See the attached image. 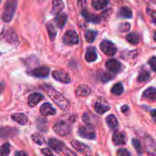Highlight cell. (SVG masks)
<instances>
[{
    "mask_svg": "<svg viewBox=\"0 0 156 156\" xmlns=\"http://www.w3.org/2000/svg\"><path fill=\"white\" fill-rule=\"evenodd\" d=\"M130 29V24L129 23H123V24H120L119 27V30L122 32L128 31Z\"/></svg>",
    "mask_w": 156,
    "mask_h": 156,
    "instance_id": "f35d334b",
    "label": "cell"
},
{
    "mask_svg": "<svg viewBox=\"0 0 156 156\" xmlns=\"http://www.w3.org/2000/svg\"><path fill=\"white\" fill-rule=\"evenodd\" d=\"M113 143L116 145V146H123L126 143V136L125 135L124 133L123 132H115L113 135Z\"/></svg>",
    "mask_w": 156,
    "mask_h": 156,
    "instance_id": "7c38bea8",
    "label": "cell"
},
{
    "mask_svg": "<svg viewBox=\"0 0 156 156\" xmlns=\"http://www.w3.org/2000/svg\"><path fill=\"white\" fill-rule=\"evenodd\" d=\"M48 145L54 152H56L58 154H64V155H76V153L72 152L71 150L66 147L65 144L59 140H55V139H51L49 140Z\"/></svg>",
    "mask_w": 156,
    "mask_h": 156,
    "instance_id": "3957f363",
    "label": "cell"
},
{
    "mask_svg": "<svg viewBox=\"0 0 156 156\" xmlns=\"http://www.w3.org/2000/svg\"><path fill=\"white\" fill-rule=\"evenodd\" d=\"M97 120V117L93 115L91 113H85L84 115L82 116V120L87 125H91V126H92L93 124H94V123H95V121Z\"/></svg>",
    "mask_w": 156,
    "mask_h": 156,
    "instance_id": "83f0119b",
    "label": "cell"
},
{
    "mask_svg": "<svg viewBox=\"0 0 156 156\" xmlns=\"http://www.w3.org/2000/svg\"><path fill=\"white\" fill-rule=\"evenodd\" d=\"M18 135V130L15 128L12 127H2L0 128V138L4 139H10L13 138L15 136Z\"/></svg>",
    "mask_w": 156,
    "mask_h": 156,
    "instance_id": "30bf717a",
    "label": "cell"
},
{
    "mask_svg": "<svg viewBox=\"0 0 156 156\" xmlns=\"http://www.w3.org/2000/svg\"><path fill=\"white\" fill-rule=\"evenodd\" d=\"M117 155L118 156H129L130 153L126 149H120L117 150Z\"/></svg>",
    "mask_w": 156,
    "mask_h": 156,
    "instance_id": "ab89813d",
    "label": "cell"
},
{
    "mask_svg": "<svg viewBox=\"0 0 156 156\" xmlns=\"http://www.w3.org/2000/svg\"><path fill=\"white\" fill-rule=\"evenodd\" d=\"M126 39L129 44H133V45H136V44H138L140 42V37H139V35L136 33H130L126 37Z\"/></svg>",
    "mask_w": 156,
    "mask_h": 156,
    "instance_id": "4dcf8cb0",
    "label": "cell"
},
{
    "mask_svg": "<svg viewBox=\"0 0 156 156\" xmlns=\"http://www.w3.org/2000/svg\"><path fill=\"white\" fill-rule=\"evenodd\" d=\"M91 89L88 86L85 85H81L76 88V94L79 97H87L91 94Z\"/></svg>",
    "mask_w": 156,
    "mask_h": 156,
    "instance_id": "ac0fdd59",
    "label": "cell"
},
{
    "mask_svg": "<svg viewBox=\"0 0 156 156\" xmlns=\"http://www.w3.org/2000/svg\"><path fill=\"white\" fill-rule=\"evenodd\" d=\"M37 128L39 129V130L44 131L47 130V122L45 119H38L37 120Z\"/></svg>",
    "mask_w": 156,
    "mask_h": 156,
    "instance_id": "d590c367",
    "label": "cell"
},
{
    "mask_svg": "<svg viewBox=\"0 0 156 156\" xmlns=\"http://www.w3.org/2000/svg\"><path fill=\"white\" fill-rule=\"evenodd\" d=\"M12 119L14 121L21 125H26L28 123V118H27V117L25 114H22V113H17V114H12Z\"/></svg>",
    "mask_w": 156,
    "mask_h": 156,
    "instance_id": "d6986e66",
    "label": "cell"
},
{
    "mask_svg": "<svg viewBox=\"0 0 156 156\" xmlns=\"http://www.w3.org/2000/svg\"><path fill=\"white\" fill-rule=\"evenodd\" d=\"M5 88V83L4 82H0V94L3 91Z\"/></svg>",
    "mask_w": 156,
    "mask_h": 156,
    "instance_id": "7dc6e473",
    "label": "cell"
},
{
    "mask_svg": "<svg viewBox=\"0 0 156 156\" xmlns=\"http://www.w3.org/2000/svg\"><path fill=\"white\" fill-rule=\"evenodd\" d=\"M0 38L5 42H7L10 44L15 45L18 43V38L17 34L12 29H5L2 30L0 35Z\"/></svg>",
    "mask_w": 156,
    "mask_h": 156,
    "instance_id": "277c9868",
    "label": "cell"
},
{
    "mask_svg": "<svg viewBox=\"0 0 156 156\" xmlns=\"http://www.w3.org/2000/svg\"><path fill=\"white\" fill-rule=\"evenodd\" d=\"M15 155L16 156H24V155H27V154L24 152H15Z\"/></svg>",
    "mask_w": 156,
    "mask_h": 156,
    "instance_id": "bcb514c9",
    "label": "cell"
},
{
    "mask_svg": "<svg viewBox=\"0 0 156 156\" xmlns=\"http://www.w3.org/2000/svg\"><path fill=\"white\" fill-rule=\"evenodd\" d=\"M143 97L152 101H156V89L155 87H150L143 92Z\"/></svg>",
    "mask_w": 156,
    "mask_h": 156,
    "instance_id": "7402d4cb",
    "label": "cell"
},
{
    "mask_svg": "<svg viewBox=\"0 0 156 156\" xmlns=\"http://www.w3.org/2000/svg\"><path fill=\"white\" fill-rule=\"evenodd\" d=\"M108 3H109V0H92L91 4L94 9L99 11L105 9L108 6Z\"/></svg>",
    "mask_w": 156,
    "mask_h": 156,
    "instance_id": "d4e9b609",
    "label": "cell"
},
{
    "mask_svg": "<svg viewBox=\"0 0 156 156\" xmlns=\"http://www.w3.org/2000/svg\"><path fill=\"white\" fill-rule=\"evenodd\" d=\"M98 58L97 53H96V49L94 47H89L86 50V53L85 54V59L87 62H92L96 61Z\"/></svg>",
    "mask_w": 156,
    "mask_h": 156,
    "instance_id": "2e32d148",
    "label": "cell"
},
{
    "mask_svg": "<svg viewBox=\"0 0 156 156\" xmlns=\"http://www.w3.org/2000/svg\"><path fill=\"white\" fill-rule=\"evenodd\" d=\"M2 0H0V3H1V2H2Z\"/></svg>",
    "mask_w": 156,
    "mask_h": 156,
    "instance_id": "681fc988",
    "label": "cell"
},
{
    "mask_svg": "<svg viewBox=\"0 0 156 156\" xmlns=\"http://www.w3.org/2000/svg\"><path fill=\"white\" fill-rule=\"evenodd\" d=\"M132 143L133 145V147L135 148L136 152L139 154H142V152H143V147H142L141 143H140V140H136V139H133L132 140Z\"/></svg>",
    "mask_w": 156,
    "mask_h": 156,
    "instance_id": "8d00e7d4",
    "label": "cell"
},
{
    "mask_svg": "<svg viewBox=\"0 0 156 156\" xmlns=\"http://www.w3.org/2000/svg\"><path fill=\"white\" fill-rule=\"evenodd\" d=\"M100 49L105 55L112 56L117 53V47L111 41L105 40L100 44Z\"/></svg>",
    "mask_w": 156,
    "mask_h": 156,
    "instance_id": "52a82bcc",
    "label": "cell"
},
{
    "mask_svg": "<svg viewBox=\"0 0 156 156\" xmlns=\"http://www.w3.org/2000/svg\"><path fill=\"white\" fill-rule=\"evenodd\" d=\"M66 21H67V16L66 14H63V13L57 14V15H56V17L54 19V22L55 24H56V25L60 29H62V27L65 26Z\"/></svg>",
    "mask_w": 156,
    "mask_h": 156,
    "instance_id": "44dd1931",
    "label": "cell"
},
{
    "mask_svg": "<svg viewBox=\"0 0 156 156\" xmlns=\"http://www.w3.org/2000/svg\"><path fill=\"white\" fill-rule=\"evenodd\" d=\"M123 91H124V88H123L122 83H120V82H117L111 88V92L116 95H120V94H123Z\"/></svg>",
    "mask_w": 156,
    "mask_h": 156,
    "instance_id": "f546056e",
    "label": "cell"
},
{
    "mask_svg": "<svg viewBox=\"0 0 156 156\" xmlns=\"http://www.w3.org/2000/svg\"><path fill=\"white\" fill-rule=\"evenodd\" d=\"M53 79L56 81L62 82V83L68 84L69 83L71 79H70L69 75L62 70H55L53 72Z\"/></svg>",
    "mask_w": 156,
    "mask_h": 156,
    "instance_id": "9c48e42d",
    "label": "cell"
},
{
    "mask_svg": "<svg viewBox=\"0 0 156 156\" xmlns=\"http://www.w3.org/2000/svg\"><path fill=\"white\" fill-rule=\"evenodd\" d=\"M45 91L47 93L49 97L50 98L52 101H53L55 104L62 111H68L69 108V103L68 100L65 97L62 95L59 92L54 89V88H51L50 86L45 87Z\"/></svg>",
    "mask_w": 156,
    "mask_h": 156,
    "instance_id": "6da1fadb",
    "label": "cell"
},
{
    "mask_svg": "<svg viewBox=\"0 0 156 156\" xmlns=\"http://www.w3.org/2000/svg\"><path fill=\"white\" fill-rule=\"evenodd\" d=\"M113 78L114 77H113L112 75L109 74V73H105L102 75L101 79V81L103 82H109V81H111Z\"/></svg>",
    "mask_w": 156,
    "mask_h": 156,
    "instance_id": "74e56055",
    "label": "cell"
},
{
    "mask_svg": "<svg viewBox=\"0 0 156 156\" xmlns=\"http://www.w3.org/2000/svg\"><path fill=\"white\" fill-rule=\"evenodd\" d=\"M11 146L9 143H6L0 146V156H6L9 155L11 152Z\"/></svg>",
    "mask_w": 156,
    "mask_h": 156,
    "instance_id": "e575fe53",
    "label": "cell"
},
{
    "mask_svg": "<svg viewBox=\"0 0 156 156\" xmlns=\"http://www.w3.org/2000/svg\"><path fill=\"white\" fill-rule=\"evenodd\" d=\"M65 8L63 2L62 0H53V7H52V12L54 15L61 13L62 11Z\"/></svg>",
    "mask_w": 156,
    "mask_h": 156,
    "instance_id": "ffe728a7",
    "label": "cell"
},
{
    "mask_svg": "<svg viewBox=\"0 0 156 156\" xmlns=\"http://www.w3.org/2000/svg\"><path fill=\"white\" fill-rule=\"evenodd\" d=\"M40 113L44 116H51L56 114V111L50 103H44L40 108Z\"/></svg>",
    "mask_w": 156,
    "mask_h": 156,
    "instance_id": "5bb4252c",
    "label": "cell"
},
{
    "mask_svg": "<svg viewBox=\"0 0 156 156\" xmlns=\"http://www.w3.org/2000/svg\"><path fill=\"white\" fill-rule=\"evenodd\" d=\"M149 63L150 64V66L152 68V71L155 72L156 71V58L155 56H152L150 59V60L149 61Z\"/></svg>",
    "mask_w": 156,
    "mask_h": 156,
    "instance_id": "60d3db41",
    "label": "cell"
},
{
    "mask_svg": "<svg viewBox=\"0 0 156 156\" xmlns=\"http://www.w3.org/2000/svg\"><path fill=\"white\" fill-rule=\"evenodd\" d=\"M53 130L58 135L61 136H65L70 133L71 126L66 122L61 120V121H58L55 123L53 126Z\"/></svg>",
    "mask_w": 156,
    "mask_h": 156,
    "instance_id": "5b68a950",
    "label": "cell"
},
{
    "mask_svg": "<svg viewBox=\"0 0 156 156\" xmlns=\"http://www.w3.org/2000/svg\"><path fill=\"white\" fill-rule=\"evenodd\" d=\"M71 145L76 150L79 152H82V153H87V152H90V148L88 146H86L85 143L78 141V140H73L71 142Z\"/></svg>",
    "mask_w": 156,
    "mask_h": 156,
    "instance_id": "9a60e30c",
    "label": "cell"
},
{
    "mask_svg": "<svg viewBox=\"0 0 156 156\" xmlns=\"http://www.w3.org/2000/svg\"><path fill=\"white\" fill-rule=\"evenodd\" d=\"M118 16L123 18H131L133 12L128 7H122L118 11Z\"/></svg>",
    "mask_w": 156,
    "mask_h": 156,
    "instance_id": "f1b7e54d",
    "label": "cell"
},
{
    "mask_svg": "<svg viewBox=\"0 0 156 156\" xmlns=\"http://www.w3.org/2000/svg\"><path fill=\"white\" fill-rule=\"evenodd\" d=\"M44 99V96L40 93H34L31 94L27 98V102L28 105L30 107H34L41 101V100Z\"/></svg>",
    "mask_w": 156,
    "mask_h": 156,
    "instance_id": "e0dca14e",
    "label": "cell"
},
{
    "mask_svg": "<svg viewBox=\"0 0 156 156\" xmlns=\"http://www.w3.org/2000/svg\"><path fill=\"white\" fill-rule=\"evenodd\" d=\"M78 134L81 137L86 140H94L95 138V131L91 125L79 126L78 129Z\"/></svg>",
    "mask_w": 156,
    "mask_h": 156,
    "instance_id": "8992f818",
    "label": "cell"
},
{
    "mask_svg": "<svg viewBox=\"0 0 156 156\" xmlns=\"http://www.w3.org/2000/svg\"><path fill=\"white\" fill-rule=\"evenodd\" d=\"M106 122L108 126L111 129H114L117 127L118 126V120H117V117L113 114H110L107 117Z\"/></svg>",
    "mask_w": 156,
    "mask_h": 156,
    "instance_id": "484cf974",
    "label": "cell"
},
{
    "mask_svg": "<svg viewBox=\"0 0 156 156\" xmlns=\"http://www.w3.org/2000/svg\"><path fill=\"white\" fill-rule=\"evenodd\" d=\"M147 13L152 17V21H153V23H155V16H156V14H155V11L153 10V9H147Z\"/></svg>",
    "mask_w": 156,
    "mask_h": 156,
    "instance_id": "b9f144b4",
    "label": "cell"
},
{
    "mask_svg": "<svg viewBox=\"0 0 156 156\" xmlns=\"http://www.w3.org/2000/svg\"><path fill=\"white\" fill-rule=\"evenodd\" d=\"M77 4L78 6H79L80 9H82V8L85 7V5H86V0H78Z\"/></svg>",
    "mask_w": 156,
    "mask_h": 156,
    "instance_id": "ee69618b",
    "label": "cell"
},
{
    "mask_svg": "<svg viewBox=\"0 0 156 156\" xmlns=\"http://www.w3.org/2000/svg\"><path fill=\"white\" fill-rule=\"evenodd\" d=\"M17 4H18L17 0H8L6 2L2 16V18L5 22H9L12 21L15 13V11H16Z\"/></svg>",
    "mask_w": 156,
    "mask_h": 156,
    "instance_id": "7a4b0ae2",
    "label": "cell"
},
{
    "mask_svg": "<svg viewBox=\"0 0 156 156\" xmlns=\"http://www.w3.org/2000/svg\"><path fill=\"white\" fill-rule=\"evenodd\" d=\"M151 114H152V116L154 117V118H155V109L152 110V113H151Z\"/></svg>",
    "mask_w": 156,
    "mask_h": 156,
    "instance_id": "c3c4849f",
    "label": "cell"
},
{
    "mask_svg": "<svg viewBox=\"0 0 156 156\" xmlns=\"http://www.w3.org/2000/svg\"><path fill=\"white\" fill-rule=\"evenodd\" d=\"M41 153H42L44 155L53 156V152H52L50 150H49L48 149H41Z\"/></svg>",
    "mask_w": 156,
    "mask_h": 156,
    "instance_id": "7bdbcfd3",
    "label": "cell"
},
{
    "mask_svg": "<svg viewBox=\"0 0 156 156\" xmlns=\"http://www.w3.org/2000/svg\"><path fill=\"white\" fill-rule=\"evenodd\" d=\"M31 138L33 142H34L37 145H39V146H41V145H43L45 143V139H44V137L41 134L38 133H34L31 136Z\"/></svg>",
    "mask_w": 156,
    "mask_h": 156,
    "instance_id": "d6a6232c",
    "label": "cell"
},
{
    "mask_svg": "<svg viewBox=\"0 0 156 156\" xmlns=\"http://www.w3.org/2000/svg\"><path fill=\"white\" fill-rule=\"evenodd\" d=\"M151 75L149 73V71H147L146 69H143L140 71V74L138 76V81L140 82H146L147 80H149V78H150Z\"/></svg>",
    "mask_w": 156,
    "mask_h": 156,
    "instance_id": "1f68e13d",
    "label": "cell"
},
{
    "mask_svg": "<svg viewBox=\"0 0 156 156\" xmlns=\"http://www.w3.org/2000/svg\"><path fill=\"white\" fill-rule=\"evenodd\" d=\"M97 32L94 31V30H87L85 34V37L87 42L92 43L94 41L96 37H97Z\"/></svg>",
    "mask_w": 156,
    "mask_h": 156,
    "instance_id": "836d02e7",
    "label": "cell"
},
{
    "mask_svg": "<svg viewBox=\"0 0 156 156\" xmlns=\"http://www.w3.org/2000/svg\"><path fill=\"white\" fill-rule=\"evenodd\" d=\"M106 68L111 73H117L121 71L122 64L115 59H111L106 62Z\"/></svg>",
    "mask_w": 156,
    "mask_h": 156,
    "instance_id": "8fae6325",
    "label": "cell"
},
{
    "mask_svg": "<svg viewBox=\"0 0 156 156\" xmlns=\"http://www.w3.org/2000/svg\"><path fill=\"white\" fill-rule=\"evenodd\" d=\"M63 42L67 45H76L79 43V35L73 30H67L63 36Z\"/></svg>",
    "mask_w": 156,
    "mask_h": 156,
    "instance_id": "ba28073f",
    "label": "cell"
},
{
    "mask_svg": "<svg viewBox=\"0 0 156 156\" xmlns=\"http://www.w3.org/2000/svg\"><path fill=\"white\" fill-rule=\"evenodd\" d=\"M47 32H48L49 37H50V41H53L55 40V38H56V35H57V30H56L54 24L52 23L51 21L49 22L47 24Z\"/></svg>",
    "mask_w": 156,
    "mask_h": 156,
    "instance_id": "cb8c5ba5",
    "label": "cell"
},
{
    "mask_svg": "<svg viewBox=\"0 0 156 156\" xmlns=\"http://www.w3.org/2000/svg\"><path fill=\"white\" fill-rule=\"evenodd\" d=\"M32 75L34 77L37 78H46L50 74V69L47 66H41L34 69L31 71Z\"/></svg>",
    "mask_w": 156,
    "mask_h": 156,
    "instance_id": "4fadbf2b",
    "label": "cell"
},
{
    "mask_svg": "<svg viewBox=\"0 0 156 156\" xmlns=\"http://www.w3.org/2000/svg\"><path fill=\"white\" fill-rule=\"evenodd\" d=\"M109 110L110 107L108 106V105L101 103V102L98 101L97 103L94 105V111L99 114H104L105 113L108 112Z\"/></svg>",
    "mask_w": 156,
    "mask_h": 156,
    "instance_id": "4316f807",
    "label": "cell"
},
{
    "mask_svg": "<svg viewBox=\"0 0 156 156\" xmlns=\"http://www.w3.org/2000/svg\"><path fill=\"white\" fill-rule=\"evenodd\" d=\"M129 111V107L127 106V105H123V106H122V108H121V111L123 113H126L127 112V111Z\"/></svg>",
    "mask_w": 156,
    "mask_h": 156,
    "instance_id": "f6af8a7d",
    "label": "cell"
},
{
    "mask_svg": "<svg viewBox=\"0 0 156 156\" xmlns=\"http://www.w3.org/2000/svg\"><path fill=\"white\" fill-rule=\"evenodd\" d=\"M82 15H83L84 18L87 20L89 22H93V23H99L101 21V17L98 15H93V14L89 13L88 12H87L86 10H83L82 12Z\"/></svg>",
    "mask_w": 156,
    "mask_h": 156,
    "instance_id": "603a6c76",
    "label": "cell"
}]
</instances>
